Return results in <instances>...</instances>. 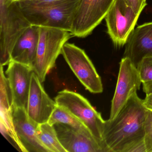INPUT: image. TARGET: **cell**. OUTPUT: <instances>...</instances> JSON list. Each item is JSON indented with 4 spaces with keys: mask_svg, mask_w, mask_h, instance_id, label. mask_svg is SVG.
Here are the masks:
<instances>
[{
    "mask_svg": "<svg viewBox=\"0 0 152 152\" xmlns=\"http://www.w3.org/2000/svg\"><path fill=\"white\" fill-rule=\"evenodd\" d=\"M39 37V26L31 25L21 35L15 44L10 61L33 67L36 60Z\"/></svg>",
    "mask_w": 152,
    "mask_h": 152,
    "instance_id": "15",
    "label": "cell"
},
{
    "mask_svg": "<svg viewBox=\"0 0 152 152\" xmlns=\"http://www.w3.org/2000/svg\"><path fill=\"white\" fill-rule=\"evenodd\" d=\"M48 123L53 125L55 124H66L77 129L90 131L88 128L75 116L59 106H57L51 114Z\"/></svg>",
    "mask_w": 152,
    "mask_h": 152,
    "instance_id": "17",
    "label": "cell"
},
{
    "mask_svg": "<svg viewBox=\"0 0 152 152\" xmlns=\"http://www.w3.org/2000/svg\"><path fill=\"white\" fill-rule=\"evenodd\" d=\"M125 45L123 57L129 58L136 67L144 58L152 56V22L134 29Z\"/></svg>",
    "mask_w": 152,
    "mask_h": 152,
    "instance_id": "14",
    "label": "cell"
},
{
    "mask_svg": "<svg viewBox=\"0 0 152 152\" xmlns=\"http://www.w3.org/2000/svg\"><path fill=\"white\" fill-rule=\"evenodd\" d=\"M143 91L146 95L152 93V82L143 83Z\"/></svg>",
    "mask_w": 152,
    "mask_h": 152,
    "instance_id": "24",
    "label": "cell"
},
{
    "mask_svg": "<svg viewBox=\"0 0 152 152\" xmlns=\"http://www.w3.org/2000/svg\"><path fill=\"white\" fill-rule=\"evenodd\" d=\"M38 135L50 152H66L59 141L53 125L48 123L39 124Z\"/></svg>",
    "mask_w": 152,
    "mask_h": 152,
    "instance_id": "16",
    "label": "cell"
},
{
    "mask_svg": "<svg viewBox=\"0 0 152 152\" xmlns=\"http://www.w3.org/2000/svg\"><path fill=\"white\" fill-rule=\"evenodd\" d=\"M61 54L75 76L88 91L94 94L103 91V84L93 63L83 50L66 43Z\"/></svg>",
    "mask_w": 152,
    "mask_h": 152,
    "instance_id": "6",
    "label": "cell"
},
{
    "mask_svg": "<svg viewBox=\"0 0 152 152\" xmlns=\"http://www.w3.org/2000/svg\"><path fill=\"white\" fill-rule=\"evenodd\" d=\"M55 100L57 105L81 121L96 138L104 142L105 121L87 99L79 93L65 89L58 92Z\"/></svg>",
    "mask_w": 152,
    "mask_h": 152,
    "instance_id": "5",
    "label": "cell"
},
{
    "mask_svg": "<svg viewBox=\"0 0 152 152\" xmlns=\"http://www.w3.org/2000/svg\"><path fill=\"white\" fill-rule=\"evenodd\" d=\"M70 32L53 27L39 26V37L36 60L33 69L40 81L55 66L64 44L70 39Z\"/></svg>",
    "mask_w": 152,
    "mask_h": 152,
    "instance_id": "3",
    "label": "cell"
},
{
    "mask_svg": "<svg viewBox=\"0 0 152 152\" xmlns=\"http://www.w3.org/2000/svg\"><path fill=\"white\" fill-rule=\"evenodd\" d=\"M32 67L15 61H10L6 72L12 91L13 105L27 112Z\"/></svg>",
    "mask_w": 152,
    "mask_h": 152,
    "instance_id": "13",
    "label": "cell"
},
{
    "mask_svg": "<svg viewBox=\"0 0 152 152\" xmlns=\"http://www.w3.org/2000/svg\"><path fill=\"white\" fill-rule=\"evenodd\" d=\"M147 0H124L125 3L133 10L135 13L140 15L147 5Z\"/></svg>",
    "mask_w": 152,
    "mask_h": 152,
    "instance_id": "22",
    "label": "cell"
},
{
    "mask_svg": "<svg viewBox=\"0 0 152 152\" xmlns=\"http://www.w3.org/2000/svg\"><path fill=\"white\" fill-rule=\"evenodd\" d=\"M1 108L10 110L13 105L12 91L7 77L4 73L3 66H1Z\"/></svg>",
    "mask_w": 152,
    "mask_h": 152,
    "instance_id": "18",
    "label": "cell"
},
{
    "mask_svg": "<svg viewBox=\"0 0 152 152\" xmlns=\"http://www.w3.org/2000/svg\"><path fill=\"white\" fill-rule=\"evenodd\" d=\"M148 109L135 93L114 119L105 121L103 140L109 152H128L144 140Z\"/></svg>",
    "mask_w": 152,
    "mask_h": 152,
    "instance_id": "1",
    "label": "cell"
},
{
    "mask_svg": "<svg viewBox=\"0 0 152 152\" xmlns=\"http://www.w3.org/2000/svg\"><path fill=\"white\" fill-rule=\"evenodd\" d=\"M136 67L142 84L152 82V56L144 58Z\"/></svg>",
    "mask_w": 152,
    "mask_h": 152,
    "instance_id": "19",
    "label": "cell"
},
{
    "mask_svg": "<svg viewBox=\"0 0 152 152\" xmlns=\"http://www.w3.org/2000/svg\"><path fill=\"white\" fill-rule=\"evenodd\" d=\"M139 16L124 0H115L105 19L107 33L115 47L126 44Z\"/></svg>",
    "mask_w": 152,
    "mask_h": 152,
    "instance_id": "7",
    "label": "cell"
},
{
    "mask_svg": "<svg viewBox=\"0 0 152 152\" xmlns=\"http://www.w3.org/2000/svg\"><path fill=\"white\" fill-rule=\"evenodd\" d=\"M141 82L137 67L128 58L120 63L117 83L111 103L109 119H114L131 97L140 89Z\"/></svg>",
    "mask_w": 152,
    "mask_h": 152,
    "instance_id": "9",
    "label": "cell"
},
{
    "mask_svg": "<svg viewBox=\"0 0 152 152\" xmlns=\"http://www.w3.org/2000/svg\"><path fill=\"white\" fill-rule=\"evenodd\" d=\"M53 126L66 152H109L104 142L96 138L90 131L77 129L63 124Z\"/></svg>",
    "mask_w": 152,
    "mask_h": 152,
    "instance_id": "10",
    "label": "cell"
},
{
    "mask_svg": "<svg viewBox=\"0 0 152 152\" xmlns=\"http://www.w3.org/2000/svg\"><path fill=\"white\" fill-rule=\"evenodd\" d=\"M144 140L147 152H152V110L149 109L145 121Z\"/></svg>",
    "mask_w": 152,
    "mask_h": 152,
    "instance_id": "20",
    "label": "cell"
},
{
    "mask_svg": "<svg viewBox=\"0 0 152 152\" xmlns=\"http://www.w3.org/2000/svg\"><path fill=\"white\" fill-rule=\"evenodd\" d=\"M67 1V0H20L18 2L21 6L36 7H44L58 5Z\"/></svg>",
    "mask_w": 152,
    "mask_h": 152,
    "instance_id": "21",
    "label": "cell"
},
{
    "mask_svg": "<svg viewBox=\"0 0 152 152\" xmlns=\"http://www.w3.org/2000/svg\"><path fill=\"white\" fill-rule=\"evenodd\" d=\"M31 26L18 1L0 0L1 66H4L9 64L15 44Z\"/></svg>",
    "mask_w": 152,
    "mask_h": 152,
    "instance_id": "2",
    "label": "cell"
},
{
    "mask_svg": "<svg viewBox=\"0 0 152 152\" xmlns=\"http://www.w3.org/2000/svg\"><path fill=\"white\" fill-rule=\"evenodd\" d=\"M115 0H80L75 15L72 36L84 38L105 18Z\"/></svg>",
    "mask_w": 152,
    "mask_h": 152,
    "instance_id": "8",
    "label": "cell"
},
{
    "mask_svg": "<svg viewBox=\"0 0 152 152\" xmlns=\"http://www.w3.org/2000/svg\"><path fill=\"white\" fill-rule=\"evenodd\" d=\"M80 1L67 0L58 5L44 7L20 5L31 25L58 28L71 33Z\"/></svg>",
    "mask_w": 152,
    "mask_h": 152,
    "instance_id": "4",
    "label": "cell"
},
{
    "mask_svg": "<svg viewBox=\"0 0 152 152\" xmlns=\"http://www.w3.org/2000/svg\"><path fill=\"white\" fill-rule=\"evenodd\" d=\"M145 106L149 109L152 110V93L146 95L145 99H143Z\"/></svg>",
    "mask_w": 152,
    "mask_h": 152,
    "instance_id": "23",
    "label": "cell"
},
{
    "mask_svg": "<svg viewBox=\"0 0 152 152\" xmlns=\"http://www.w3.org/2000/svg\"><path fill=\"white\" fill-rule=\"evenodd\" d=\"M57 104L44 90L34 72L31 78L27 114L31 121L38 124L48 123Z\"/></svg>",
    "mask_w": 152,
    "mask_h": 152,
    "instance_id": "12",
    "label": "cell"
},
{
    "mask_svg": "<svg viewBox=\"0 0 152 152\" xmlns=\"http://www.w3.org/2000/svg\"><path fill=\"white\" fill-rule=\"evenodd\" d=\"M12 120L20 144L21 151L24 152H50L38 137L39 124L28 118L25 109L12 106Z\"/></svg>",
    "mask_w": 152,
    "mask_h": 152,
    "instance_id": "11",
    "label": "cell"
}]
</instances>
